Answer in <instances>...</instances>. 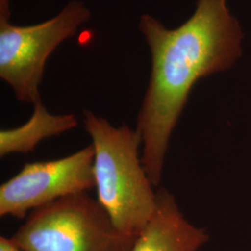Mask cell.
Wrapping results in <instances>:
<instances>
[{
  "label": "cell",
  "mask_w": 251,
  "mask_h": 251,
  "mask_svg": "<svg viewBox=\"0 0 251 251\" xmlns=\"http://www.w3.org/2000/svg\"><path fill=\"white\" fill-rule=\"evenodd\" d=\"M227 0H198L180 26L168 29L150 14L138 26L151 53V75L137 117L142 161L154 187L160 183L171 135L199 79L230 68L241 56L243 33Z\"/></svg>",
  "instance_id": "obj_1"
},
{
  "label": "cell",
  "mask_w": 251,
  "mask_h": 251,
  "mask_svg": "<svg viewBox=\"0 0 251 251\" xmlns=\"http://www.w3.org/2000/svg\"><path fill=\"white\" fill-rule=\"evenodd\" d=\"M83 122L94 150L97 199L121 233L137 238L157 204L140 154L142 136L136 128L115 126L90 110L83 111Z\"/></svg>",
  "instance_id": "obj_2"
},
{
  "label": "cell",
  "mask_w": 251,
  "mask_h": 251,
  "mask_svg": "<svg viewBox=\"0 0 251 251\" xmlns=\"http://www.w3.org/2000/svg\"><path fill=\"white\" fill-rule=\"evenodd\" d=\"M22 251H129L135 239L121 233L88 192L31 211L9 237Z\"/></svg>",
  "instance_id": "obj_3"
},
{
  "label": "cell",
  "mask_w": 251,
  "mask_h": 251,
  "mask_svg": "<svg viewBox=\"0 0 251 251\" xmlns=\"http://www.w3.org/2000/svg\"><path fill=\"white\" fill-rule=\"evenodd\" d=\"M90 17L83 2L72 0L56 16L34 25L17 26L0 18V77L20 101L34 105L41 100L47 60Z\"/></svg>",
  "instance_id": "obj_4"
},
{
  "label": "cell",
  "mask_w": 251,
  "mask_h": 251,
  "mask_svg": "<svg viewBox=\"0 0 251 251\" xmlns=\"http://www.w3.org/2000/svg\"><path fill=\"white\" fill-rule=\"evenodd\" d=\"M95 188L92 145L50 161L27 163L0 186V216L25 219L57 199Z\"/></svg>",
  "instance_id": "obj_5"
},
{
  "label": "cell",
  "mask_w": 251,
  "mask_h": 251,
  "mask_svg": "<svg viewBox=\"0 0 251 251\" xmlns=\"http://www.w3.org/2000/svg\"><path fill=\"white\" fill-rule=\"evenodd\" d=\"M156 195L155 211L129 251H199L209 240L206 230L189 222L169 190Z\"/></svg>",
  "instance_id": "obj_6"
},
{
  "label": "cell",
  "mask_w": 251,
  "mask_h": 251,
  "mask_svg": "<svg viewBox=\"0 0 251 251\" xmlns=\"http://www.w3.org/2000/svg\"><path fill=\"white\" fill-rule=\"evenodd\" d=\"M78 121L73 114L53 115L42 100L34 104L30 118L25 124L0 131V156L10 153H27L46 139L59 136L76 127Z\"/></svg>",
  "instance_id": "obj_7"
},
{
  "label": "cell",
  "mask_w": 251,
  "mask_h": 251,
  "mask_svg": "<svg viewBox=\"0 0 251 251\" xmlns=\"http://www.w3.org/2000/svg\"><path fill=\"white\" fill-rule=\"evenodd\" d=\"M0 251H22L19 248H17L11 240L6 237L1 236L0 237Z\"/></svg>",
  "instance_id": "obj_8"
},
{
  "label": "cell",
  "mask_w": 251,
  "mask_h": 251,
  "mask_svg": "<svg viewBox=\"0 0 251 251\" xmlns=\"http://www.w3.org/2000/svg\"><path fill=\"white\" fill-rule=\"evenodd\" d=\"M10 0H0V18L9 20L11 12L9 9Z\"/></svg>",
  "instance_id": "obj_9"
}]
</instances>
